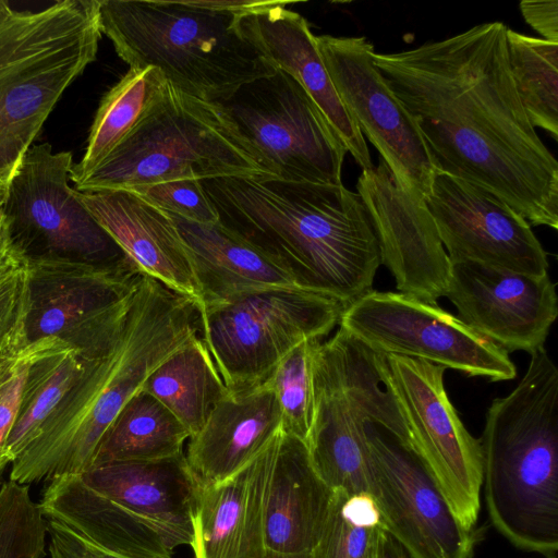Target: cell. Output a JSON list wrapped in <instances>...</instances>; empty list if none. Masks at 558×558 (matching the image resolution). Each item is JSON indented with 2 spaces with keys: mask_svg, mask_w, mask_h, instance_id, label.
<instances>
[{
  "mask_svg": "<svg viewBox=\"0 0 558 558\" xmlns=\"http://www.w3.org/2000/svg\"><path fill=\"white\" fill-rule=\"evenodd\" d=\"M278 435L230 477L198 486L194 558H265L263 496Z\"/></svg>",
  "mask_w": 558,
  "mask_h": 558,
  "instance_id": "obj_23",
  "label": "cell"
},
{
  "mask_svg": "<svg viewBox=\"0 0 558 558\" xmlns=\"http://www.w3.org/2000/svg\"><path fill=\"white\" fill-rule=\"evenodd\" d=\"M220 177L275 178L216 104L168 83L137 126L75 190L131 191L180 179Z\"/></svg>",
  "mask_w": 558,
  "mask_h": 558,
  "instance_id": "obj_7",
  "label": "cell"
},
{
  "mask_svg": "<svg viewBox=\"0 0 558 558\" xmlns=\"http://www.w3.org/2000/svg\"><path fill=\"white\" fill-rule=\"evenodd\" d=\"M384 354L341 327L313 350L314 412L306 447L333 490L369 494L365 426L375 423L411 450L410 435L383 371Z\"/></svg>",
  "mask_w": 558,
  "mask_h": 558,
  "instance_id": "obj_8",
  "label": "cell"
},
{
  "mask_svg": "<svg viewBox=\"0 0 558 558\" xmlns=\"http://www.w3.org/2000/svg\"><path fill=\"white\" fill-rule=\"evenodd\" d=\"M27 310V266L0 275V353L28 345L24 320Z\"/></svg>",
  "mask_w": 558,
  "mask_h": 558,
  "instance_id": "obj_37",
  "label": "cell"
},
{
  "mask_svg": "<svg viewBox=\"0 0 558 558\" xmlns=\"http://www.w3.org/2000/svg\"><path fill=\"white\" fill-rule=\"evenodd\" d=\"M214 104L276 179L342 184L347 149L312 97L286 72L277 69Z\"/></svg>",
  "mask_w": 558,
  "mask_h": 558,
  "instance_id": "obj_11",
  "label": "cell"
},
{
  "mask_svg": "<svg viewBox=\"0 0 558 558\" xmlns=\"http://www.w3.org/2000/svg\"><path fill=\"white\" fill-rule=\"evenodd\" d=\"M339 327L381 354L421 359L490 381L517 376L508 352L437 303L410 294L372 290L344 308Z\"/></svg>",
  "mask_w": 558,
  "mask_h": 558,
  "instance_id": "obj_13",
  "label": "cell"
},
{
  "mask_svg": "<svg viewBox=\"0 0 558 558\" xmlns=\"http://www.w3.org/2000/svg\"><path fill=\"white\" fill-rule=\"evenodd\" d=\"M199 330L198 304L143 274L114 341L101 355L84 361L75 384L11 463L10 480L29 485L89 470L121 409Z\"/></svg>",
  "mask_w": 558,
  "mask_h": 558,
  "instance_id": "obj_3",
  "label": "cell"
},
{
  "mask_svg": "<svg viewBox=\"0 0 558 558\" xmlns=\"http://www.w3.org/2000/svg\"><path fill=\"white\" fill-rule=\"evenodd\" d=\"M190 433L155 397L141 389L121 409L96 449L93 466L151 461L183 453Z\"/></svg>",
  "mask_w": 558,
  "mask_h": 558,
  "instance_id": "obj_29",
  "label": "cell"
},
{
  "mask_svg": "<svg viewBox=\"0 0 558 558\" xmlns=\"http://www.w3.org/2000/svg\"><path fill=\"white\" fill-rule=\"evenodd\" d=\"M170 216L194 265L201 308L270 289H305L284 262L220 222L201 225Z\"/></svg>",
  "mask_w": 558,
  "mask_h": 558,
  "instance_id": "obj_26",
  "label": "cell"
},
{
  "mask_svg": "<svg viewBox=\"0 0 558 558\" xmlns=\"http://www.w3.org/2000/svg\"><path fill=\"white\" fill-rule=\"evenodd\" d=\"M98 0H63L0 23V205L64 90L95 61Z\"/></svg>",
  "mask_w": 558,
  "mask_h": 558,
  "instance_id": "obj_6",
  "label": "cell"
},
{
  "mask_svg": "<svg viewBox=\"0 0 558 558\" xmlns=\"http://www.w3.org/2000/svg\"><path fill=\"white\" fill-rule=\"evenodd\" d=\"M71 151L32 145L15 170L1 211L26 264L70 262L137 267L69 185Z\"/></svg>",
  "mask_w": 558,
  "mask_h": 558,
  "instance_id": "obj_9",
  "label": "cell"
},
{
  "mask_svg": "<svg viewBox=\"0 0 558 558\" xmlns=\"http://www.w3.org/2000/svg\"><path fill=\"white\" fill-rule=\"evenodd\" d=\"M446 296L457 317L506 352L544 347L558 315L548 272L532 276L470 260H450Z\"/></svg>",
  "mask_w": 558,
  "mask_h": 558,
  "instance_id": "obj_18",
  "label": "cell"
},
{
  "mask_svg": "<svg viewBox=\"0 0 558 558\" xmlns=\"http://www.w3.org/2000/svg\"><path fill=\"white\" fill-rule=\"evenodd\" d=\"M345 306L325 294L270 289L201 308L199 336L231 392L263 383L306 340L322 339Z\"/></svg>",
  "mask_w": 558,
  "mask_h": 558,
  "instance_id": "obj_10",
  "label": "cell"
},
{
  "mask_svg": "<svg viewBox=\"0 0 558 558\" xmlns=\"http://www.w3.org/2000/svg\"><path fill=\"white\" fill-rule=\"evenodd\" d=\"M281 429V410L265 379L220 400L189 438L185 458L199 485L218 483L253 460Z\"/></svg>",
  "mask_w": 558,
  "mask_h": 558,
  "instance_id": "obj_24",
  "label": "cell"
},
{
  "mask_svg": "<svg viewBox=\"0 0 558 558\" xmlns=\"http://www.w3.org/2000/svg\"><path fill=\"white\" fill-rule=\"evenodd\" d=\"M546 558H557V557H546Z\"/></svg>",
  "mask_w": 558,
  "mask_h": 558,
  "instance_id": "obj_46",
  "label": "cell"
},
{
  "mask_svg": "<svg viewBox=\"0 0 558 558\" xmlns=\"http://www.w3.org/2000/svg\"><path fill=\"white\" fill-rule=\"evenodd\" d=\"M387 537L372 495L333 489L312 558H384Z\"/></svg>",
  "mask_w": 558,
  "mask_h": 558,
  "instance_id": "obj_33",
  "label": "cell"
},
{
  "mask_svg": "<svg viewBox=\"0 0 558 558\" xmlns=\"http://www.w3.org/2000/svg\"><path fill=\"white\" fill-rule=\"evenodd\" d=\"M332 492L306 444L281 429L263 496L265 558H312Z\"/></svg>",
  "mask_w": 558,
  "mask_h": 558,
  "instance_id": "obj_20",
  "label": "cell"
},
{
  "mask_svg": "<svg viewBox=\"0 0 558 558\" xmlns=\"http://www.w3.org/2000/svg\"><path fill=\"white\" fill-rule=\"evenodd\" d=\"M384 558H410L403 547L391 537L388 533V537L385 546Z\"/></svg>",
  "mask_w": 558,
  "mask_h": 558,
  "instance_id": "obj_43",
  "label": "cell"
},
{
  "mask_svg": "<svg viewBox=\"0 0 558 558\" xmlns=\"http://www.w3.org/2000/svg\"><path fill=\"white\" fill-rule=\"evenodd\" d=\"M201 182L219 222L284 262L305 289L345 307L373 290L380 250L357 192L275 178Z\"/></svg>",
  "mask_w": 558,
  "mask_h": 558,
  "instance_id": "obj_2",
  "label": "cell"
},
{
  "mask_svg": "<svg viewBox=\"0 0 558 558\" xmlns=\"http://www.w3.org/2000/svg\"><path fill=\"white\" fill-rule=\"evenodd\" d=\"M383 371L407 424L411 450L456 519L465 530L475 531L483 483L481 440L468 432L448 398L446 368L421 359L384 354Z\"/></svg>",
  "mask_w": 558,
  "mask_h": 558,
  "instance_id": "obj_12",
  "label": "cell"
},
{
  "mask_svg": "<svg viewBox=\"0 0 558 558\" xmlns=\"http://www.w3.org/2000/svg\"><path fill=\"white\" fill-rule=\"evenodd\" d=\"M142 389L161 402L183 424L190 437L201 429L213 408L231 392L199 333L157 366Z\"/></svg>",
  "mask_w": 558,
  "mask_h": 558,
  "instance_id": "obj_28",
  "label": "cell"
},
{
  "mask_svg": "<svg viewBox=\"0 0 558 558\" xmlns=\"http://www.w3.org/2000/svg\"><path fill=\"white\" fill-rule=\"evenodd\" d=\"M424 204L450 260L547 274V254L531 226L495 194L436 172Z\"/></svg>",
  "mask_w": 558,
  "mask_h": 558,
  "instance_id": "obj_17",
  "label": "cell"
},
{
  "mask_svg": "<svg viewBox=\"0 0 558 558\" xmlns=\"http://www.w3.org/2000/svg\"><path fill=\"white\" fill-rule=\"evenodd\" d=\"M61 342L58 339H43L22 349L9 350L0 353V386L15 372V369L34 353Z\"/></svg>",
  "mask_w": 558,
  "mask_h": 558,
  "instance_id": "obj_41",
  "label": "cell"
},
{
  "mask_svg": "<svg viewBox=\"0 0 558 558\" xmlns=\"http://www.w3.org/2000/svg\"><path fill=\"white\" fill-rule=\"evenodd\" d=\"M371 484L388 533L410 558H471L475 531L456 519L416 454L383 426H365Z\"/></svg>",
  "mask_w": 558,
  "mask_h": 558,
  "instance_id": "obj_16",
  "label": "cell"
},
{
  "mask_svg": "<svg viewBox=\"0 0 558 558\" xmlns=\"http://www.w3.org/2000/svg\"><path fill=\"white\" fill-rule=\"evenodd\" d=\"M508 27L477 24L374 62L410 113L436 172L474 183L531 226L558 228V163L509 68Z\"/></svg>",
  "mask_w": 558,
  "mask_h": 558,
  "instance_id": "obj_1",
  "label": "cell"
},
{
  "mask_svg": "<svg viewBox=\"0 0 558 558\" xmlns=\"http://www.w3.org/2000/svg\"><path fill=\"white\" fill-rule=\"evenodd\" d=\"M61 343L63 342H58L31 355L0 386V468L5 469L11 463L7 453V441L17 415L28 366L36 355Z\"/></svg>",
  "mask_w": 558,
  "mask_h": 558,
  "instance_id": "obj_38",
  "label": "cell"
},
{
  "mask_svg": "<svg viewBox=\"0 0 558 558\" xmlns=\"http://www.w3.org/2000/svg\"><path fill=\"white\" fill-rule=\"evenodd\" d=\"M46 519L28 485L11 480L0 486V558H44Z\"/></svg>",
  "mask_w": 558,
  "mask_h": 558,
  "instance_id": "obj_35",
  "label": "cell"
},
{
  "mask_svg": "<svg viewBox=\"0 0 558 558\" xmlns=\"http://www.w3.org/2000/svg\"><path fill=\"white\" fill-rule=\"evenodd\" d=\"M80 476L92 489L161 527L177 546L192 545L199 484L185 453L102 464Z\"/></svg>",
  "mask_w": 558,
  "mask_h": 558,
  "instance_id": "obj_25",
  "label": "cell"
},
{
  "mask_svg": "<svg viewBox=\"0 0 558 558\" xmlns=\"http://www.w3.org/2000/svg\"><path fill=\"white\" fill-rule=\"evenodd\" d=\"M330 81L352 121L377 149L397 183L424 202L436 169L414 120L387 85L365 36H315Z\"/></svg>",
  "mask_w": 558,
  "mask_h": 558,
  "instance_id": "obj_15",
  "label": "cell"
},
{
  "mask_svg": "<svg viewBox=\"0 0 558 558\" xmlns=\"http://www.w3.org/2000/svg\"><path fill=\"white\" fill-rule=\"evenodd\" d=\"M167 80L156 68L131 69L102 97L87 140L85 154L73 163L75 185L93 172L137 126L162 96Z\"/></svg>",
  "mask_w": 558,
  "mask_h": 558,
  "instance_id": "obj_30",
  "label": "cell"
},
{
  "mask_svg": "<svg viewBox=\"0 0 558 558\" xmlns=\"http://www.w3.org/2000/svg\"><path fill=\"white\" fill-rule=\"evenodd\" d=\"M520 11L525 22L543 39L558 44V1H521Z\"/></svg>",
  "mask_w": 558,
  "mask_h": 558,
  "instance_id": "obj_40",
  "label": "cell"
},
{
  "mask_svg": "<svg viewBox=\"0 0 558 558\" xmlns=\"http://www.w3.org/2000/svg\"><path fill=\"white\" fill-rule=\"evenodd\" d=\"M26 262L20 255V253L15 250L2 211L0 214V275L17 267L25 266Z\"/></svg>",
  "mask_w": 558,
  "mask_h": 558,
  "instance_id": "obj_42",
  "label": "cell"
},
{
  "mask_svg": "<svg viewBox=\"0 0 558 558\" xmlns=\"http://www.w3.org/2000/svg\"><path fill=\"white\" fill-rule=\"evenodd\" d=\"M13 12L7 1L0 0V23L7 20Z\"/></svg>",
  "mask_w": 558,
  "mask_h": 558,
  "instance_id": "obj_44",
  "label": "cell"
},
{
  "mask_svg": "<svg viewBox=\"0 0 558 558\" xmlns=\"http://www.w3.org/2000/svg\"><path fill=\"white\" fill-rule=\"evenodd\" d=\"M0 214H1V205H0Z\"/></svg>",
  "mask_w": 558,
  "mask_h": 558,
  "instance_id": "obj_47",
  "label": "cell"
},
{
  "mask_svg": "<svg viewBox=\"0 0 558 558\" xmlns=\"http://www.w3.org/2000/svg\"><path fill=\"white\" fill-rule=\"evenodd\" d=\"M481 440L487 512L517 548L558 551V368L544 347L514 389L492 401Z\"/></svg>",
  "mask_w": 558,
  "mask_h": 558,
  "instance_id": "obj_4",
  "label": "cell"
},
{
  "mask_svg": "<svg viewBox=\"0 0 558 558\" xmlns=\"http://www.w3.org/2000/svg\"><path fill=\"white\" fill-rule=\"evenodd\" d=\"M293 2L272 5L239 16V26L262 54L278 70L299 82L362 170L374 165L366 140L343 107L319 56L305 17L287 9Z\"/></svg>",
  "mask_w": 558,
  "mask_h": 558,
  "instance_id": "obj_21",
  "label": "cell"
},
{
  "mask_svg": "<svg viewBox=\"0 0 558 558\" xmlns=\"http://www.w3.org/2000/svg\"><path fill=\"white\" fill-rule=\"evenodd\" d=\"M45 519L50 558H129L96 546L60 521Z\"/></svg>",
  "mask_w": 558,
  "mask_h": 558,
  "instance_id": "obj_39",
  "label": "cell"
},
{
  "mask_svg": "<svg viewBox=\"0 0 558 558\" xmlns=\"http://www.w3.org/2000/svg\"><path fill=\"white\" fill-rule=\"evenodd\" d=\"M95 219L145 275L195 301L202 292L190 252L172 217L134 192H80Z\"/></svg>",
  "mask_w": 558,
  "mask_h": 558,
  "instance_id": "obj_22",
  "label": "cell"
},
{
  "mask_svg": "<svg viewBox=\"0 0 558 558\" xmlns=\"http://www.w3.org/2000/svg\"><path fill=\"white\" fill-rule=\"evenodd\" d=\"M84 361L66 344L43 351L31 362L7 453L11 463L34 440L64 395L75 384Z\"/></svg>",
  "mask_w": 558,
  "mask_h": 558,
  "instance_id": "obj_31",
  "label": "cell"
},
{
  "mask_svg": "<svg viewBox=\"0 0 558 558\" xmlns=\"http://www.w3.org/2000/svg\"><path fill=\"white\" fill-rule=\"evenodd\" d=\"M3 471L4 469L3 468H0V486L2 484V475H3Z\"/></svg>",
  "mask_w": 558,
  "mask_h": 558,
  "instance_id": "obj_45",
  "label": "cell"
},
{
  "mask_svg": "<svg viewBox=\"0 0 558 558\" xmlns=\"http://www.w3.org/2000/svg\"><path fill=\"white\" fill-rule=\"evenodd\" d=\"M26 266V342L54 338L83 361L106 352L124 323L143 272L135 266L70 262Z\"/></svg>",
  "mask_w": 558,
  "mask_h": 558,
  "instance_id": "obj_14",
  "label": "cell"
},
{
  "mask_svg": "<svg viewBox=\"0 0 558 558\" xmlns=\"http://www.w3.org/2000/svg\"><path fill=\"white\" fill-rule=\"evenodd\" d=\"M319 339L291 350L266 378L279 403L282 429L306 442L314 412L312 360Z\"/></svg>",
  "mask_w": 558,
  "mask_h": 558,
  "instance_id": "obj_34",
  "label": "cell"
},
{
  "mask_svg": "<svg viewBox=\"0 0 558 558\" xmlns=\"http://www.w3.org/2000/svg\"><path fill=\"white\" fill-rule=\"evenodd\" d=\"M161 210L201 225H215L219 216L201 180L180 179L131 190Z\"/></svg>",
  "mask_w": 558,
  "mask_h": 558,
  "instance_id": "obj_36",
  "label": "cell"
},
{
  "mask_svg": "<svg viewBox=\"0 0 558 558\" xmlns=\"http://www.w3.org/2000/svg\"><path fill=\"white\" fill-rule=\"evenodd\" d=\"M99 26L131 69H158L204 101L230 96L277 69L239 26V14L203 1L98 0Z\"/></svg>",
  "mask_w": 558,
  "mask_h": 558,
  "instance_id": "obj_5",
  "label": "cell"
},
{
  "mask_svg": "<svg viewBox=\"0 0 558 558\" xmlns=\"http://www.w3.org/2000/svg\"><path fill=\"white\" fill-rule=\"evenodd\" d=\"M509 68L534 128L558 140V44L507 29Z\"/></svg>",
  "mask_w": 558,
  "mask_h": 558,
  "instance_id": "obj_32",
  "label": "cell"
},
{
  "mask_svg": "<svg viewBox=\"0 0 558 558\" xmlns=\"http://www.w3.org/2000/svg\"><path fill=\"white\" fill-rule=\"evenodd\" d=\"M38 507L96 546L129 558H173L177 546L158 525L88 487L80 475L48 481Z\"/></svg>",
  "mask_w": 558,
  "mask_h": 558,
  "instance_id": "obj_27",
  "label": "cell"
},
{
  "mask_svg": "<svg viewBox=\"0 0 558 558\" xmlns=\"http://www.w3.org/2000/svg\"><path fill=\"white\" fill-rule=\"evenodd\" d=\"M356 192L369 214L380 250V260L401 293L437 303L446 296L450 259L424 202L412 198L379 157L378 165L362 170Z\"/></svg>",
  "mask_w": 558,
  "mask_h": 558,
  "instance_id": "obj_19",
  "label": "cell"
}]
</instances>
